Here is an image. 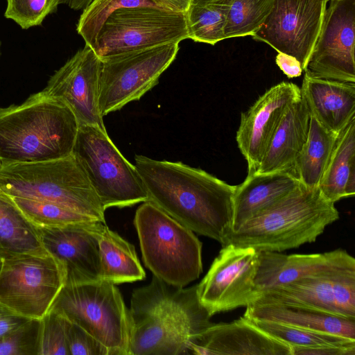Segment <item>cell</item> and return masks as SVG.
Here are the masks:
<instances>
[{"instance_id":"cell-1","label":"cell","mask_w":355,"mask_h":355,"mask_svg":"<svg viewBox=\"0 0 355 355\" xmlns=\"http://www.w3.org/2000/svg\"><path fill=\"white\" fill-rule=\"evenodd\" d=\"M151 202L192 232L222 245L232 230L235 186L181 162L135 157Z\"/></svg>"},{"instance_id":"cell-2","label":"cell","mask_w":355,"mask_h":355,"mask_svg":"<svg viewBox=\"0 0 355 355\" xmlns=\"http://www.w3.org/2000/svg\"><path fill=\"white\" fill-rule=\"evenodd\" d=\"M129 355L189 354L191 338L213 324L201 304L197 284L178 287L154 276L135 289L129 309Z\"/></svg>"},{"instance_id":"cell-3","label":"cell","mask_w":355,"mask_h":355,"mask_svg":"<svg viewBox=\"0 0 355 355\" xmlns=\"http://www.w3.org/2000/svg\"><path fill=\"white\" fill-rule=\"evenodd\" d=\"M78 128L71 110L42 91L31 95L19 105L0 107L1 164L69 156Z\"/></svg>"},{"instance_id":"cell-4","label":"cell","mask_w":355,"mask_h":355,"mask_svg":"<svg viewBox=\"0 0 355 355\" xmlns=\"http://www.w3.org/2000/svg\"><path fill=\"white\" fill-rule=\"evenodd\" d=\"M334 202L319 187L300 184L288 195L245 221L225 237L222 246L277 252L313 243L339 218Z\"/></svg>"},{"instance_id":"cell-5","label":"cell","mask_w":355,"mask_h":355,"mask_svg":"<svg viewBox=\"0 0 355 355\" xmlns=\"http://www.w3.org/2000/svg\"><path fill=\"white\" fill-rule=\"evenodd\" d=\"M0 192L55 203L105 223V210L73 154L49 161L1 164Z\"/></svg>"},{"instance_id":"cell-6","label":"cell","mask_w":355,"mask_h":355,"mask_svg":"<svg viewBox=\"0 0 355 355\" xmlns=\"http://www.w3.org/2000/svg\"><path fill=\"white\" fill-rule=\"evenodd\" d=\"M134 224L144 262L154 276L178 287L200 277L202 243L193 232L150 201L138 207Z\"/></svg>"},{"instance_id":"cell-7","label":"cell","mask_w":355,"mask_h":355,"mask_svg":"<svg viewBox=\"0 0 355 355\" xmlns=\"http://www.w3.org/2000/svg\"><path fill=\"white\" fill-rule=\"evenodd\" d=\"M49 310L85 329L109 355H129L130 313L115 284L103 280L65 284Z\"/></svg>"},{"instance_id":"cell-8","label":"cell","mask_w":355,"mask_h":355,"mask_svg":"<svg viewBox=\"0 0 355 355\" xmlns=\"http://www.w3.org/2000/svg\"><path fill=\"white\" fill-rule=\"evenodd\" d=\"M72 154L83 167L105 210L148 201L135 165L123 156L106 130L79 126Z\"/></svg>"},{"instance_id":"cell-9","label":"cell","mask_w":355,"mask_h":355,"mask_svg":"<svg viewBox=\"0 0 355 355\" xmlns=\"http://www.w3.org/2000/svg\"><path fill=\"white\" fill-rule=\"evenodd\" d=\"M188 39L184 12L150 6L124 8L113 12L96 38L99 58Z\"/></svg>"},{"instance_id":"cell-10","label":"cell","mask_w":355,"mask_h":355,"mask_svg":"<svg viewBox=\"0 0 355 355\" xmlns=\"http://www.w3.org/2000/svg\"><path fill=\"white\" fill-rule=\"evenodd\" d=\"M179 43L100 58L98 107L103 116L139 100L175 60Z\"/></svg>"},{"instance_id":"cell-11","label":"cell","mask_w":355,"mask_h":355,"mask_svg":"<svg viewBox=\"0 0 355 355\" xmlns=\"http://www.w3.org/2000/svg\"><path fill=\"white\" fill-rule=\"evenodd\" d=\"M64 285L63 269L49 253L4 259L0 302L28 318L41 319Z\"/></svg>"},{"instance_id":"cell-12","label":"cell","mask_w":355,"mask_h":355,"mask_svg":"<svg viewBox=\"0 0 355 355\" xmlns=\"http://www.w3.org/2000/svg\"><path fill=\"white\" fill-rule=\"evenodd\" d=\"M222 247L197 284L199 301L211 316L246 307L259 297L255 285L259 252L253 248L232 244Z\"/></svg>"},{"instance_id":"cell-13","label":"cell","mask_w":355,"mask_h":355,"mask_svg":"<svg viewBox=\"0 0 355 355\" xmlns=\"http://www.w3.org/2000/svg\"><path fill=\"white\" fill-rule=\"evenodd\" d=\"M304 69L311 78L355 83V0H330Z\"/></svg>"},{"instance_id":"cell-14","label":"cell","mask_w":355,"mask_h":355,"mask_svg":"<svg viewBox=\"0 0 355 355\" xmlns=\"http://www.w3.org/2000/svg\"><path fill=\"white\" fill-rule=\"evenodd\" d=\"M327 0H273L272 9L252 35L278 53L295 58L304 70L319 35Z\"/></svg>"},{"instance_id":"cell-15","label":"cell","mask_w":355,"mask_h":355,"mask_svg":"<svg viewBox=\"0 0 355 355\" xmlns=\"http://www.w3.org/2000/svg\"><path fill=\"white\" fill-rule=\"evenodd\" d=\"M100 66L99 57L85 45L50 77L42 92L64 103L79 126L106 130L98 107Z\"/></svg>"},{"instance_id":"cell-16","label":"cell","mask_w":355,"mask_h":355,"mask_svg":"<svg viewBox=\"0 0 355 355\" xmlns=\"http://www.w3.org/2000/svg\"><path fill=\"white\" fill-rule=\"evenodd\" d=\"M105 224L91 220L36 227L44 248L63 269L64 285L101 280L98 236Z\"/></svg>"},{"instance_id":"cell-17","label":"cell","mask_w":355,"mask_h":355,"mask_svg":"<svg viewBox=\"0 0 355 355\" xmlns=\"http://www.w3.org/2000/svg\"><path fill=\"white\" fill-rule=\"evenodd\" d=\"M301 97L295 84L282 82L266 90L241 115L238 148L247 161L248 175L257 172L261 158L288 107Z\"/></svg>"},{"instance_id":"cell-18","label":"cell","mask_w":355,"mask_h":355,"mask_svg":"<svg viewBox=\"0 0 355 355\" xmlns=\"http://www.w3.org/2000/svg\"><path fill=\"white\" fill-rule=\"evenodd\" d=\"M189 354L292 355L291 347L270 336L243 315L228 323H213L193 336Z\"/></svg>"},{"instance_id":"cell-19","label":"cell","mask_w":355,"mask_h":355,"mask_svg":"<svg viewBox=\"0 0 355 355\" xmlns=\"http://www.w3.org/2000/svg\"><path fill=\"white\" fill-rule=\"evenodd\" d=\"M259 267L255 278L257 291L296 280L355 269V259L345 250L308 254H284L277 252H259Z\"/></svg>"},{"instance_id":"cell-20","label":"cell","mask_w":355,"mask_h":355,"mask_svg":"<svg viewBox=\"0 0 355 355\" xmlns=\"http://www.w3.org/2000/svg\"><path fill=\"white\" fill-rule=\"evenodd\" d=\"M300 91L311 116L331 132L338 134L355 116V83L304 75Z\"/></svg>"},{"instance_id":"cell-21","label":"cell","mask_w":355,"mask_h":355,"mask_svg":"<svg viewBox=\"0 0 355 355\" xmlns=\"http://www.w3.org/2000/svg\"><path fill=\"white\" fill-rule=\"evenodd\" d=\"M311 114L302 95L285 112L256 173L291 171L307 139Z\"/></svg>"},{"instance_id":"cell-22","label":"cell","mask_w":355,"mask_h":355,"mask_svg":"<svg viewBox=\"0 0 355 355\" xmlns=\"http://www.w3.org/2000/svg\"><path fill=\"white\" fill-rule=\"evenodd\" d=\"M300 184L289 170L248 175L242 183L235 186L231 232L288 195Z\"/></svg>"},{"instance_id":"cell-23","label":"cell","mask_w":355,"mask_h":355,"mask_svg":"<svg viewBox=\"0 0 355 355\" xmlns=\"http://www.w3.org/2000/svg\"><path fill=\"white\" fill-rule=\"evenodd\" d=\"M243 315L355 340V318L318 309L280 303L254 302L246 306Z\"/></svg>"},{"instance_id":"cell-24","label":"cell","mask_w":355,"mask_h":355,"mask_svg":"<svg viewBox=\"0 0 355 355\" xmlns=\"http://www.w3.org/2000/svg\"><path fill=\"white\" fill-rule=\"evenodd\" d=\"M323 196L336 202L355 194V116L337 135L318 186Z\"/></svg>"},{"instance_id":"cell-25","label":"cell","mask_w":355,"mask_h":355,"mask_svg":"<svg viewBox=\"0 0 355 355\" xmlns=\"http://www.w3.org/2000/svg\"><path fill=\"white\" fill-rule=\"evenodd\" d=\"M340 272L302 278L266 289L260 293L254 302L302 306L342 315L335 304L331 289L332 277Z\"/></svg>"},{"instance_id":"cell-26","label":"cell","mask_w":355,"mask_h":355,"mask_svg":"<svg viewBox=\"0 0 355 355\" xmlns=\"http://www.w3.org/2000/svg\"><path fill=\"white\" fill-rule=\"evenodd\" d=\"M37 230L14 202L0 192V257L46 254Z\"/></svg>"},{"instance_id":"cell-27","label":"cell","mask_w":355,"mask_h":355,"mask_svg":"<svg viewBox=\"0 0 355 355\" xmlns=\"http://www.w3.org/2000/svg\"><path fill=\"white\" fill-rule=\"evenodd\" d=\"M100 279L114 284L145 278L135 247L105 224L98 236Z\"/></svg>"},{"instance_id":"cell-28","label":"cell","mask_w":355,"mask_h":355,"mask_svg":"<svg viewBox=\"0 0 355 355\" xmlns=\"http://www.w3.org/2000/svg\"><path fill=\"white\" fill-rule=\"evenodd\" d=\"M337 135L324 128L311 116L306 141L291 170L301 184L318 187Z\"/></svg>"},{"instance_id":"cell-29","label":"cell","mask_w":355,"mask_h":355,"mask_svg":"<svg viewBox=\"0 0 355 355\" xmlns=\"http://www.w3.org/2000/svg\"><path fill=\"white\" fill-rule=\"evenodd\" d=\"M234 0H191L185 12L188 39L214 45L225 39L224 28Z\"/></svg>"},{"instance_id":"cell-30","label":"cell","mask_w":355,"mask_h":355,"mask_svg":"<svg viewBox=\"0 0 355 355\" xmlns=\"http://www.w3.org/2000/svg\"><path fill=\"white\" fill-rule=\"evenodd\" d=\"M247 318L258 328L288 345L291 347L355 346V340L337 335L305 329L273 321Z\"/></svg>"},{"instance_id":"cell-31","label":"cell","mask_w":355,"mask_h":355,"mask_svg":"<svg viewBox=\"0 0 355 355\" xmlns=\"http://www.w3.org/2000/svg\"><path fill=\"white\" fill-rule=\"evenodd\" d=\"M273 0H234L224 28L225 39L253 35L269 15Z\"/></svg>"},{"instance_id":"cell-32","label":"cell","mask_w":355,"mask_h":355,"mask_svg":"<svg viewBox=\"0 0 355 355\" xmlns=\"http://www.w3.org/2000/svg\"><path fill=\"white\" fill-rule=\"evenodd\" d=\"M142 6L162 8L153 0H93L83 10L76 31L84 40L85 45L94 49L98 31L113 12L121 8Z\"/></svg>"},{"instance_id":"cell-33","label":"cell","mask_w":355,"mask_h":355,"mask_svg":"<svg viewBox=\"0 0 355 355\" xmlns=\"http://www.w3.org/2000/svg\"><path fill=\"white\" fill-rule=\"evenodd\" d=\"M11 198L36 227H51L96 220L55 203L21 197H11Z\"/></svg>"},{"instance_id":"cell-34","label":"cell","mask_w":355,"mask_h":355,"mask_svg":"<svg viewBox=\"0 0 355 355\" xmlns=\"http://www.w3.org/2000/svg\"><path fill=\"white\" fill-rule=\"evenodd\" d=\"M4 16L22 29L42 24L49 15L55 12L59 0H6Z\"/></svg>"},{"instance_id":"cell-35","label":"cell","mask_w":355,"mask_h":355,"mask_svg":"<svg viewBox=\"0 0 355 355\" xmlns=\"http://www.w3.org/2000/svg\"><path fill=\"white\" fill-rule=\"evenodd\" d=\"M41 319L31 318L0 339V355H38Z\"/></svg>"},{"instance_id":"cell-36","label":"cell","mask_w":355,"mask_h":355,"mask_svg":"<svg viewBox=\"0 0 355 355\" xmlns=\"http://www.w3.org/2000/svg\"><path fill=\"white\" fill-rule=\"evenodd\" d=\"M66 324L64 317L51 310L41 318L38 355H69Z\"/></svg>"},{"instance_id":"cell-37","label":"cell","mask_w":355,"mask_h":355,"mask_svg":"<svg viewBox=\"0 0 355 355\" xmlns=\"http://www.w3.org/2000/svg\"><path fill=\"white\" fill-rule=\"evenodd\" d=\"M331 289L340 314L355 318V269L341 271L332 277Z\"/></svg>"},{"instance_id":"cell-38","label":"cell","mask_w":355,"mask_h":355,"mask_svg":"<svg viewBox=\"0 0 355 355\" xmlns=\"http://www.w3.org/2000/svg\"><path fill=\"white\" fill-rule=\"evenodd\" d=\"M66 339L69 355H109L107 349L99 341L67 319Z\"/></svg>"},{"instance_id":"cell-39","label":"cell","mask_w":355,"mask_h":355,"mask_svg":"<svg viewBox=\"0 0 355 355\" xmlns=\"http://www.w3.org/2000/svg\"><path fill=\"white\" fill-rule=\"evenodd\" d=\"M30 319L0 302V339Z\"/></svg>"},{"instance_id":"cell-40","label":"cell","mask_w":355,"mask_h":355,"mask_svg":"<svg viewBox=\"0 0 355 355\" xmlns=\"http://www.w3.org/2000/svg\"><path fill=\"white\" fill-rule=\"evenodd\" d=\"M292 355H355V346L291 347Z\"/></svg>"},{"instance_id":"cell-41","label":"cell","mask_w":355,"mask_h":355,"mask_svg":"<svg viewBox=\"0 0 355 355\" xmlns=\"http://www.w3.org/2000/svg\"><path fill=\"white\" fill-rule=\"evenodd\" d=\"M275 62L279 69L289 78L298 77L302 73L303 69L300 62L293 56L278 53Z\"/></svg>"},{"instance_id":"cell-42","label":"cell","mask_w":355,"mask_h":355,"mask_svg":"<svg viewBox=\"0 0 355 355\" xmlns=\"http://www.w3.org/2000/svg\"><path fill=\"white\" fill-rule=\"evenodd\" d=\"M163 9L175 12H186L189 8L191 0H153Z\"/></svg>"},{"instance_id":"cell-43","label":"cell","mask_w":355,"mask_h":355,"mask_svg":"<svg viewBox=\"0 0 355 355\" xmlns=\"http://www.w3.org/2000/svg\"><path fill=\"white\" fill-rule=\"evenodd\" d=\"M93 0H59L60 4H65L70 8L79 10H84Z\"/></svg>"},{"instance_id":"cell-44","label":"cell","mask_w":355,"mask_h":355,"mask_svg":"<svg viewBox=\"0 0 355 355\" xmlns=\"http://www.w3.org/2000/svg\"><path fill=\"white\" fill-rule=\"evenodd\" d=\"M3 258L0 257V272H1V267H2V265H3Z\"/></svg>"},{"instance_id":"cell-45","label":"cell","mask_w":355,"mask_h":355,"mask_svg":"<svg viewBox=\"0 0 355 355\" xmlns=\"http://www.w3.org/2000/svg\"><path fill=\"white\" fill-rule=\"evenodd\" d=\"M0 46H1V43H0ZM0 54H1V53H0Z\"/></svg>"},{"instance_id":"cell-46","label":"cell","mask_w":355,"mask_h":355,"mask_svg":"<svg viewBox=\"0 0 355 355\" xmlns=\"http://www.w3.org/2000/svg\"><path fill=\"white\" fill-rule=\"evenodd\" d=\"M327 1H330V0H327Z\"/></svg>"},{"instance_id":"cell-47","label":"cell","mask_w":355,"mask_h":355,"mask_svg":"<svg viewBox=\"0 0 355 355\" xmlns=\"http://www.w3.org/2000/svg\"><path fill=\"white\" fill-rule=\"evenodd\" d=\"M0 165H1V162H0Z\"/></svg>"}]
</instances>
